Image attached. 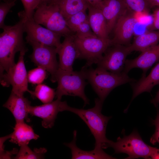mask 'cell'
I'll use <instances>...</instances> for the list:
<instances>
[{
    "label": "cell",
    "mask_w": 159,
    "mask_h": 159,
    "mask_svg": "<svg viewBox=\"0 0 159 159\" xmlns=\"http://www.w3.org/2000/svg\"><path fill=\"white\" fill-rule=\"evenodd\" d=\"M19 21L12 26L5 25L0 34V75L7 72L16 64V54L28 49L23 38V19L18 15Z\"/></svg>",
    "instance_id": "cell-1"
},
{
    "label": "cell",
    "mask_w": 159,
    "mask_h": 159,
    "mask_svg": "<svg viewBox=\"0 0 159 159\" xmlns=\"http://www.w3.org/2000/svg\"><path fill=\"white\" fill-rule=\"evenodd\" d=\"M95 102L94 107L87 110L71 107L67 103L65 111L72 112L79 117L87 125L95 138L94 149H103L110 140L106 137V131L108 122L111 117L106 116L102 113L103 102L97 98Z\"/></svg>",
    "instance_id": "cell-2"
},
{
    "label": "cell",
    "mask_w": 159,
    "mask_h": 159,
    "mask_svg": "<svg viewBox=\"0 0 159 159\" xmlns=\"http://www.w3.org/2000/svg\"><path fill=\"white\" fill-rule=\"evenodd\" d=\"M81 69L99 98L104 102L111 91L122 85L137 81L129 77L127 74L112 72L97 67L94 69L84 66Z\"/></svg>",
    "instance_id": "cell-3"
},
{
    "label": "cell",
    "mask_w": 159,
    "mask_h": 159,
    "mask_svg": "<svg viewBox=\"0 0 159 159\" xmlns=\"http://www.w3.org/2000/svg\"><path fill=\"white\" fill-rule=\"evenodd\" d=\"M84 74L80 71H67L59 69L55 75L57 86L55 91L57 99L61 100L63 95L78 96L84 102L83 107L89 104V100L85 93L87 84Z\"/></svg>",
    "instance_id": "cell-4"
},
{
    "label": "cell",
    "mask_w": 159,
    "mask_h": 159,
    "mask_svg": "<svg viewBox=\"0 0 159 159\" xmlns=\"http://www.w3.org/2000/svg\"><path fill=\"white\" fill-rule=\"evenodd\" d=\"M108 147L112 148L115 153L127 154L128 156L125 159H150L155 148L145 143L136 130L128 135L123 134V137H118L116 142L110 140L103 149Z\"/></svg>",
    "instance_id": "cell-5"
},
{
    "label": "cell",
    "mask_w": 159,
    "mask_h": 159,
    "mask_svg": "<svg viewBox=\"0 0 159 159\" xmlns=\"http://www.w3.org/2000/svg\"><path fill=\"white\" fill-rule=\"evenodd\" d=\"M33 18L37 23L64 37L73 35L56 4L42 3L35 11Z\"/></svg>",
    "instance_id": "cell-6"
},
{
    "label": "cell",
    "mask_w": 159,
    "mask_h": 159,
    "mask_svg": "<svg viewBox=\"0 0 159 159\" xmlns=\"http://www.w3.org/2000/svg\"><path fill=\"white\" fill-rule=\"evenodd\" d=\"M74 40L80 54V59L87 61L84 66L86 67L97 64L102 59L103 54L113 45L111 39H103L97 37L81 38L74 34Z\"/></svg>",
    "instance_id": "cell-7"
},
{
    "label": "cell",
    "mask_w": 159,
    "mask_h": 159,
    "mask_svg": "<svg viewBox=\"0 0 159 159\" xmlns=\"http://www.w3.org/2000/svg\"><path fill=\"white\" fill-rule=\"evenodd\" d=\"M28 49L20 52L17 63L0 77V83L4 87L12 86V91L20 96H23L28 92L30 94L32 91L28 88L27 73L24 60V57Z\"/></svg>",
    "instance_id": "cell-8"
},
{
    "label": "cell",
    "mask_w": 159,
    "mask_h": 159,
    "mask_svg": "<svg viewBox=\"0 0 159 159\" xmlns=\"http://www.w3.org/2000/svg\"><path fill=\"white\" fill-rule=\"evenodd\" d=\"M23 18L24 32L26 34L27 43L36 42L43 44L58 48L61 44L62 37L53 31L42 26L32 18H25L22 11L18 14Z\"/></svg>",
    "instance_id": "cell-9"
},
{
    "label": "cell",
    "mask_w": 159,
    "mask_h": 159,
    "mask_svg": "<svg viewBox=\"0 0 159 159\" xmlns=\"http://www.w3.org/2000/svg\"><path fill=\"white\" fill-rule=\"evenodd\" d=\"M31 46L33 52L30 55L32 61L36 65L45 69L51 74V80L56 82L55 75L59 69L56 54L57 48L34 42L28 43Z\"/></svg>",
    "instance_id": "cell-10"
},
{
    "label": "cell",
    "mask_w": 159,
    "mask_h": 159,
    "mask_svg": "<svg viewBox=\"0 0 159 159\" xmlns=\"http://www.w3.org/2000/svg\"><path fill=\"white\" fill-rule=\"evenodd\" d=\"M131 52L128 46L119 44L109 47L97 64L98 67L116 73L122 72L127 56Z\"/></svg>",
    "instance_id": "cell-11"
},
{
    "label": "cell",
    "mask_w": 159,
    "mask_h": 159,
    "mask_svg": "<svg viewBox=\"0 0 159 159\" xmlns=\"http://www.w3.org/2000/svg\"><path fill=\"white\" fill-rule=\"evenodd\" d=\"M137 22L135 13L129 9L120 16L113 30L114 37L111 39L113 45H130L135 26Z\"/></svg>",
    "instance_id": "cell-12"
},
{
    "label": "cell",
    "mask_w": 159,
    "mask_h": 159,
    "mask_svg": "<svg viewBox=\"0 0 159 159\" xmlns=\"http://www.w3.org/2000/svg\"><path fill=\"white\" fill-rule=\"evenodd\" d=\"M66 101H61L58 99L42 105L29 106V114L32 116L38 117L42 119V125L44 128L52 127L58 113L64 111Z\"/></svg>",
    "instance_id": "cell-13"
},
{
    "label": "cell",
    "mask_w": 159,
    "mask_h": 159,
    "mask_svg": "<svg viewBox=\"0 0 159 159\" xmlns=\"http://www.w3.org/2000/svg\"><path fill=\"white\" fill-rule=\"evenodd\" d=\"M74 34L67 36L57 49L59 56V69L67 71L73 70L74 61L80 58V54L75 42Z\"/></svg>",
    "instance_id": "cell-14"
},
{
    "label": "cell",
    "mask_w": 159,
    "mask_h": 159,
    "mask_svg": "<svg viewBox=\"0 0 159 159\" xmlns=\"http://www.w3.org/2000/svg\"><path fill=\"white\" fill-rule=\"evenodd\" d=\"M159 61V44H158L141 52L134 59H126L122 72L127 74L133 68H140L143 71L142 77H144L148 70Z\"/></svg>",
    "instance_id": "cell-15"
},
{
    "label": "cell",
    "mask_w": 159,
    "mask_h": 159,
    "mask_svg": "<svg viewBox=\"0 0 159 159\" xmlns=\"http://www.w3.org/2000/svg\"><path fill=\"white\" fill-rule=\"evenodd\" d=\"M99 9L105 19L109 35L118 18L128 9L123 0H103Z\"/></svg>",
    "instance_id": "cell-16"
},
{
    "label": "cell",
    "mask_w": 159,
    "mask_h": 159,
    "mask_svg": "<svg viewBox=\"0 0 159 159\" xmlns=\"http://www.w3.org/2000/svg\"><path fill=\"white\" fill-rule=\"evenodd\" d=\"M30 101L23 96H19L12 91L3 106L8 109L13 115L16 122L30 121L28 115Z\"/></svg>",
    "instance_id": "cell-17"
},
{
    "label": "cell",
    "mask_w": 159,
    "mask_h": 159,
    "mask_svg": "<svg viewBox=\"0 0 159 159\" xmlns=\"http://www.w3.org/2000/svg\"><path fill=\"white\" fill-rule=\"evenodd\" d=\"M88 9L89 22L94 33L98 38H110L106 21L101 10L89 4Z\"/></svg>",
    "instance_id": "cell-18"
},
{
    "label": "cell",
    "mask_w": 159,
    "mask_h": 159,
    "mask_svg": "<svg viewBox=\"0 0 159 159\" xmlns=\"http://www.w3.org/2000/svg\"><path fill=\"white\" fill-rule=\"evenodd\" d=\"M13 129L9 141L19 146L28 145L30 140H37L39 137L34 132L32 127L24 121L16 122Z\"/></svg>",
    "instance_id": "cell-19"
},
{
    "label": "cell",
    "mask_w": 159,
    "mask_h": 159,
    "mask_svg": "<svg viewBox=\"0 0 159 159\" xmlns=\"http://www.w3.org/2000/svg\"><path fill=\"white\" fill-rule=\"evenodd\" d=\"M159 84V62L147 76L142 77L132 85L133 95L131 102L138 96L144 92H150L155 85Z\"/></svg>",
    "instance_id": "cell-20"
},
{
    "label": "cell",
    "mask_w": 159,
    "mask_h": 159,
    "mask_svg": "<svg viewBox=\"0 0 159 159\" xmlns=\"http://www.w3.org/2000/svg\"><path fill=\"white\" fill-rule=\"evenodd\" d=\"M77 132L74 130L73 132V139L69 143H65L64 144L71 150L72 157L71 159H116L105 153L103 149L94 150L90 151L83 150L77 146Z\"/></svg>",
    "instance_id": "cell-21"
},
{
    "label": "cell",
    "mask_w": 159,
    "mask_h": 159,
    "mask_svg": "<svg viewBox=\"0 0 159 159\" xmlns=\"http://www.w3.org/2000/svg\"><path fill=\"white\" fill-rule=\"evenodd\" d=\"M159 42V30H149L136 36L132 43L128 46L131 52H142L157 44Z\"/></svg>",
    "instance_id": "cell-22"
},
{
    "label": "cell",
    "mask_w": 159,
    "mask_h": 159,
    "mask_svg": "<svg viewBox=\"0 0 159 159\" xmlns=\"http://www.w3.org/2000/svg\"><path fill=\"white\" fill-rule=\"evenodd\" d=\"M56 3L65 20L80 12L86 11L89 5L86 0H61Z\"/></svg>",
    "instance_id": "cell-23"
},
{
    "label": "cell",
    "mask_w": 159,
    "mask_h": 159,
    "mask_svg": "<svg viewBox=\"0 0 159 159\" xmlns=\"http://www.w3.org/2000/svg\"><path fill=\"white\" fill-rule=\"evenodd\" d=\"M31 95L39 99L44 104L53 101L55 96V89L44 84H40L36 86Z\"/></svg>",
    "instance_id": "cell-24"
},
{
    "label": "cell",
    "mask_w": 159,
    "mask_h": 159,
    "mask_svg": "<svg viewBox=\"0 0 159 159\" xmlns=\"http://www.w3.org/2000/svg\"><path fill=\"white\" fill-rule=\"evenodd\" d=\"M16 155L14 158L17 159H42L47 150L44 148H35L32 150L28 145L21 146Z\"/></svg>",
    "instance_id": "cell-25"
},
{
    "label": "cell",
    "mask_w": 159,
    "mask_h": 159,
    "mask_svg": "<svg viewBox=\"0 0 159 159\" xmlns=\"http://www.w3.org/2000/svg\"><path fill=\"white\" fill-rule=\"evenodd\" d=\"M127 7L135 13H149L150 9L147 0H123Z\"/></svg>",
    "instance_id": "cell-26"
},
{
    "label": "cell",
    "mask_w": 159,
    "mask_h": 159,
    "mask_svg": "<svg viewBox=\"0 0 159 159\" xmlns=\"http://www.w3.org/2000/svg\"><path fill=\"white\" fill-rule=\"evenodd\" d=\"M46 71L45 69L39 66L30 70L27 73L28 82L34 85L41 84L46 78Z\"/></svg>",
    "instance_id": "cell-27"
},
{
    "label": "cell",
    "mask_w": 159,
    "mask_h": 159,
    "mask_svg": "<svg viewBox=\"0 0 159 159\" xmlns=\"http://www.w3.org/2000/svg\"><path fill=\"white\" fill-rule=\"evenodd\" d=\"M65 20L67 26L74 33L78 26L82 23L88 20L89 18L86 11H84L71 16Z\"/></svg>",
    "instance_id": "cell-28"
},
{
    "label": "cell",
    "mask_w": 159,
    "mask_h": 159,
    "mask_svg": "<svg viewBox=\"0 0 159 159\" xmlns=\"http://www.w3.org/2000/svg\"><path fill=\"white\" fill-rule=\"evenodd\" d=\"M23 5L24 10L22 11L24 17L33 18L35 10L42 3V0H20Z\"/></svg>",
    "instance_id": "cell-29"
},
{
    "label": "cell",
    "mask_w": 159,
    "mask_h": 159,
    "mask_svg": "<svg viewBox=\"0 0 159 159\" xmlns=\"http://www.w3.org/2000/svg\"><path fill=\"white\" fill-rule=\"evenodd\" d=\"M74 33L76 36L79 37H97L92 30L89 20L82 23L78 26Z\"/></svg>",
    "instance_id": "cell-30"
},
{
    "label": "cell",
    "mask_w": 159,
    "mask_h": 159,
    "mask_svg": "<svg viewBox=\"0 0 159 159\" xmlns=\"http://www.w3.org/2000/svg\"><path fill=\"white\" fill-rule=\"evenodd\" d=\"M16 0H8L0 4V28L2 29L6 25L4 23L5 17L11 9L15 5Z\"/></svg>",
    "instance_id": "cell-31"
},
{
    "label": "cell",
    "mask_w": 159,
    "mask_h": 159,
    "mask_svg": "<svg viewBox=\"0 0 159 159\" xmlns=\"http://www.w3.org/2000/svg\"><path fill=\"white\" fill-rule=\"evenodd\" d=\"M157 115L155 120L152 121L153 124L155 126V130L150 138V142L153 145L159 144V109L158 106L156 107Z\"/></svg>",
    "instance_id": "cell-32"
},
{
    "label": "cell",
    "mask_w": 159,
    "mask_h": 159,
    "mask_svg": "<svg viewBox=\"0 0 159 159\" xmlns=\"http://www.w3.org/2000/svg\"><path fill=\"white\" fill-rule=\"evenodd\" d=\"M152 16L153 23L148 27L149 30H159V7H156Z\"/></svg>",
    "instance_id": "cell-33"
},
{
    "label": "cell",
    "mask_w": 159,
    "mask_h": 159,
    "mask_svg": "<svg viewBox=\"0 0 159 159\" xmlns=\"http://www.w3.org/2000/svg\"><path fill=\"white\" fill-rule=\"evenodd\" d=\"M92 6L100 9L103 0H86Z\"/></svg>",
    "instance_id": "cell-34"
},
{
    "label": "cell",
    "mask_w": 159,
    "mask_h": 159,
    "mask_svg": "<svg viewBox=\"0 0 159 159\" xmlns=\"http://www.w3.org/2000/svg\"><path fill=\"white\" fill-rule=\"evenodd\" d=\"M150 9L159 7V0H147Z\"/></svg>",
    "instance_id": "cell-35"
},
{
    "label": "cell",
    "mask_w": 159,
    "mask_h": 159,
    "mask_svg": "<svg viewBox=\"0 0 159 159\" xmlns=\"http://www.w3.org/2000/svg\"><path fill=\"white\" fill-rule=\"evenodd\" d=\"M151 102L154 105L155 107L158 106L159 105V89L155 97L151 100Z\"/></svg>",
    "instance_id": "cell-36"
},
{
    "label": "cell",
    "mask_w": 159,
    "mask_h": 159,
    "mask_svg": "<svg viewBox=\"0 0 159 159\" xmlns=\"http://www.w3.org/2000/svg\"><path fill=\"white\" fill-rule=\"evenodd\" d=\"M150 159H159V148H155L150 156Z\"/></svg>",
    "instance_id": "cell-37"
},
{
    "label": "cell",
    "mask_w": 159,
    "mask_h": 159,
    "mask_svg": "<svg viewBox=\"0 0 159 159\" xmlns=\"http://www.w3.org/2000/svg\"><path fill=\"white\" fill-rule=\"evenodd\" d=\"M61 0H50L48 3V4H55Z\"/></svg>",
    "instance_id": "cell-38"
},
{
    "label": "cell",
    "mask_w": 159,
    "mask_h": 159,
    "mask_svg": "<svg viewBox=\"0 0 159 159\" xmlns=\"http://www.w3.org/2000/svg\"><path fill=\"white\" fill-rule=\"evenodd\" d=\"M50 0H42V3L48 4Z\"/></svg>",
    "instance_id": "cell-39"
}]
</instances>
